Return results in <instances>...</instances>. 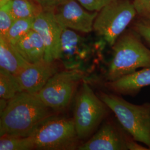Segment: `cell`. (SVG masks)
Listing matches in <instances>:
<instances>
[{"label": "cell", "instance_id": "16", "mask_svg": "<svg viewBox=\"0 0 150 150\" xmlns=\"http://www.w3.org/2000/svg\"><path fill=\"white\" fill-rule=\"evenodd\" d=\"M7 2L15 20L36 18L43 11L36 0H8Z\"/></svg>", "mask_w": 150, "mask_h": 150}, {"label": "cell", "instance_id": "9", "mask_svg": "<svg viewBox=\"0 0 150 150\" xmlns=\"http://www.w3.org/2000/svg\"><path fill=\"white\" fill-rule=\"evenodd\" d=\"M77 31L62 28L59 60L66 70L80 69L91 57L92 49Z\"/></svg>", "mask_w": 150, "mask_h": 150}, {"label": "cell", "instance_id": "20", "mask_svg": "<svg viewBox=\"0 0 150 150\" xmlns=\"http://www.w3.org/2000/svg\"><path fill=\"white\" fill-rule=\"evenodd\" d=\"M15 21L6 2L0 8V36L6 38L7 32Z\"/></svg>", "mask_w": 150, "mask_h": 150}, {"label": "cell", "instance_id": "6", "mask_svg": "<svg viewBox=\"0 0 150 150\" xmlns=\"http://www.w3.org/2000/svg\"><path fill=\"white\" fill-rule=\"evenodd\" d=\"M30 136L38 150H73L80 146L73 118L54 116Z\"/></svg>", "mask_w": 150, "mask_h": 150}, {"label": "cell", "instance_id": "8", "mask_svg": "<svg viewBox=\"0 0 150 150\" xmlns=\"http://www.w3.org/2000/svg\"><path fill=\"white\" fill-rule=\"evenodd\" d=\"M79 150H149L135 141L124 129L107 121L86 142L80 145Z\"/></svg>", "mask_w": 150, "mask_h": 150}, {"label": "cell", "instance_id": "2", "mask_svg": "<svg viewBox=\"0 0 150 150\" xmlns=\"http://www.w3.org/2000/svg\"><path fill=\"white\" fill-rule=\"evenodd\" d=\"M132 28L126 30L112 46V57L109 64L106 79L113 81L138 69L150 67V48Z\"/></svg>", "mask_w": 150, "mask_h": 150}, {"label": "cell", "instance_id": "22", "mask_svg": "<svg viewBox=\"0 0 150 150\" xmlns=\"http://www.w3.org/2000/svg\"><path fill=\"white\" fill-rule=\"evenodd\" d=\"M87 10L95 12L100 11L112 0H77Z\"/></svg>", "mask_w": 150, "mask_h": 150}, {"label": "cell", "instance_id": "24", "mask_svg": "<svg viewBox=\"0 0 150 150\" xmlns=\"http://www.w3.org/2000/svg\"><path fill=\"white\" fill-rule=\"evenodd\" d=\"M43 11H53L63 0H36Z\"/></svg>", "mask_w": 150, "mask_h": 150}, {"label": "cell", "instance_id": "19", "mask_svg": "<svg viewBox=\"0 0 150 150\" xmlns=\"http://www.w3.org/2000/svg\"><path fill=\"white\" fill-rule=\"evenodd\" d=\"M35 18L17 19L7 32L6 38L13 45L32 30Z\"/></svg>", "mask_w": 150, "mask_h": 150}, {"label": "cell", "instance_id": "18", "mask_svg": "<svg viewBox=\"0 0 150 150\" xmlns=\"http://www.w3.org/2000/svg\"><path fill=\"white\" fill-rule=\"evenodd\" d=\"M35 149L34 142L30 136L18 137L10 135L1 136V150H31Z\"/></svg>", "mask_w": 150, "mask_h": 150}, {"label": "cell", "instance_id": "17", "mask_svg": "<svg viewBox=\"0 0 150 150\" xmlns=\"http://www.w3.org/2000/svg\"><path fill=\"white\" fill-rule=\"evenodd\" d=\"M22 91L15 76L0 68V98L10 100Z\"/></svg>", "mask_w": 150, "mask_h": 150}, {"label": "cell", "instance_id": "12", "mask_svg": "<svg viewBox=\"0 0 150 150\" xmlns=\"http://www.w3.org/2000/svg\"><path fill=\"white\" fill-rule=\"evenodd\" d=\"M58 72L54 61L45 59L29 64L15 76L22 90L32 94H38L49 79Z\"/></svg>", "mask_w": 150, "mask_h": 150}, {"label": "cell", "instance_id": "21", "mask_svg": "<svg viewBox=\"0 0 150 150\" xmlns=\"http://www.w3.org/2000/svg\"><path fill=\"white\" fill-rule=\"evenodd\" d=\"M139 22L150 26V0H133Z\"/></svg>", "mask_w": 150, "mask_h": 150}, {"label": "cell", "instance_id": "1", "mask_svg": "<svg viewBox=\"0 0 150 150\" xmlns=\"http://www.w3.org/2000/svg\"><path fill=\"white\" fill-rule=\"evenodd\" d=\"M37 96L22 91L10 100L1 113L0 134L28 137L55 116Z\"/></svg>", "mask_w": 150, "mask_h": 150}, {"label": "cell", "instance_id": "23", "mask_svg": "<svg viewBox=\"0 0 150 150\" xmlns=\"http://www.w3.org/2000/svg\"><path fill=\"white\" fill-rule=\"evenodd\" d=\"M147 44L150 48V26L141 22H137L132 28Z\"/></svg>", "mask_w": 150, "mask_h": 150}, {"label": "cell", "instance_id": "11", "mask_svg": "<svg viewBox=\"0 0 150 150\" xmlns=\"http://www.w3.org/2000/svg\"><path fill=\"white\" fill-rule=\"evenodd\" d=\"M62 28L52 11H43L35 18L32 29L38 32L43 41L45 60L52 62L59 59Z\"/></svg>", "mask_w": 150, "mask_h": 150}, {"label": "cell", "instance_id": "13", "mask_svg": "<svg viewBox=\"0 0 150 150\" xmlns=\"http://www.w3.org/2000/svg\"><path fill=\"white\" fill-rule=\"evenodd\" d=\"M105 86L116 94L135 96L145 87L150 86V67L138 70L113 81H107Z\"/></svg>", "mask_w": 150, "mask_h": 150}, {"label": "cell", "instance_id": "14", "mask_svg": "<svg viewBox=\"0 0 150 150\" xmlns=\"http://www.w3.org/2000/svg\"><path fill=\"white\" fill-rule=\"evenodd\" d=\"M30 64L45 59V47L42 38L33 29L14 45Z\"/></svg>", "mask_w": 150, "mask_h": 150}, {"label": "cell", "instance_id": "4", "mask_svg": "<svg viewBox=\"0 0 150 150\" xmlns=\"http://www.w3.org/2000/svg\"><path fill=\"white\" fill-rule=\"evenodd\" d=\"M110 110L83 80L75 98L74 121L80 139H85L95 133Z\"/></svg>", "mask_w": 150, "mask_h": 150}, {"label": "cell", "instance_id": "25", "mask_svg": "<svg viewBox=\"0 0 150 150\" xmlns=\"http://www.w3.org/2000/svg\"><path fill=\"white\" fill-rule=\"evenodd\" d=\"M9 100L4 99V98H1L0 100V114L1 113L3 112V111L5 110L6 107L7 105V103Z\"/></svg>", "mask_w": 150, "mask_h": 150}, {"label": "cell", "instance_id": "7", "mask_svg": "<svg viewBox=\"0 0 150 150\" xmlns=\"http://www.w3.org/2000/svg\"><path fill=\"white\" fill-rule=\"evenodd\" d=\"M84 71L80 69L66 70L52 76L37 96L48 107L60 110L67 107L72 100Z\"/></svg>", "mask_w": 150, "mask_h": 150}, {"label": "cell", "instance_id": "3", "mask_svg": "<svg viewBox=\"0 0 150 150\" xmlns=\"http://www.w3.org/2000/svg\"><path fill=\"white\" fill-rule=\"evenodd\" d=\"M98 96L114 113L121 127L150 150V103L135 105L118 95L102 92Z\"/></svg>", "mask_w": 150, "mask_h": 150}, {"label": "cell", "instance_id": "15", "mask_svg": "<svg viewBox=\"0 0 150 150\" xmlns=\"http://www.w3.org/2000/svg\"><path fill=\"white\" fill-rule=\"evenodd\" d=\"M29 64L13 45L0 36V68L16 75Z\"/></svg>", "mask_w": 150, "mask_h": 150}, {"label": "cell", "instance_id": "10", "mask_svg": "<svg viewBox=\"0 0 150 150\" xmlns=\"http://www.w3.org/2000/svg\"><path fill=\"white\" fill-rule=\"evenodd\" d=\"M52 12L62 27L85 33L93 30L98 13L87 10L77 0H63Z\"/></svg>", "mask_w": 150, "mask_h": 150}, {"label": "cell", "instance_id": "5", "mask_svg": "<svg viewBox=\"0 0 150 150\" xmlns=\"http://www.w3.org/2000/svg\"><path fill=\"white\" fill-rule=\"evenodd\" d=\"M136 16L133 1L112 0L98 12L93 31L112 47Z\"/></svg>", "mask_w": 150, "mask_h": 150}]
</instances>
